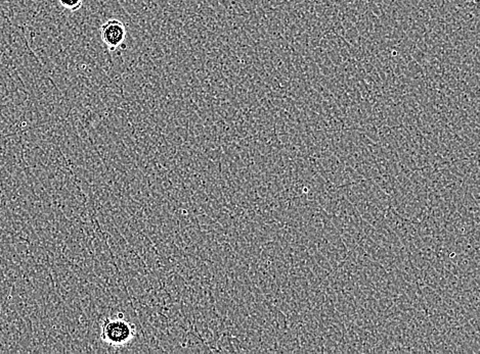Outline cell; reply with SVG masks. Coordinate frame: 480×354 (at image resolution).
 Returning a JSON list of instances; mask_svg holds the SVG:
<instances>
[{
    "instance_id": "cell-2",
    "label": "cell",
    "mask_w": 480,
    "mask_h": 354,
    "mask_svg": "<svg viewBox=\"0 0 480 354\" xmlns=\"http://www.w3.org/2000/svg\"><path fill=\"white\" fill-rule=\"evenodd\" d=\"M127 31L122 22L111 19L101 27V37L110 52H116L122 46Z\"/></svg>"
},
{
    "instance_id": "cell-3",
    "label": "cell",
    "mask_w": 480,
    "mask_h": 354,
    "mask_svg": "<svg viewBox=\"0 0 480 354\" xmlns=\"http://www.w3.org/2000/svg\"><path fill=\"white\" fill-rule=\"evenodd\" d=\"M59 6L69 12H77L83 8L84 0H57Z\"/></svg>"
},
{
    "instance_id": "cell-1",
    "label": "cell",
    "mask_w": 480,
    "mask_h": 354,
    "mask_svg": "<svg viewBox=\"0 0 480 354\" xmlns=\"http://www.w3.org/2000/svg\"><path fill=\"white\" fill-rule=\"evenodd\" d=\"M136 328L122 318H106L101 325V338L112 346H124L134 339Z\"/></svg>"
}]
</instances>
